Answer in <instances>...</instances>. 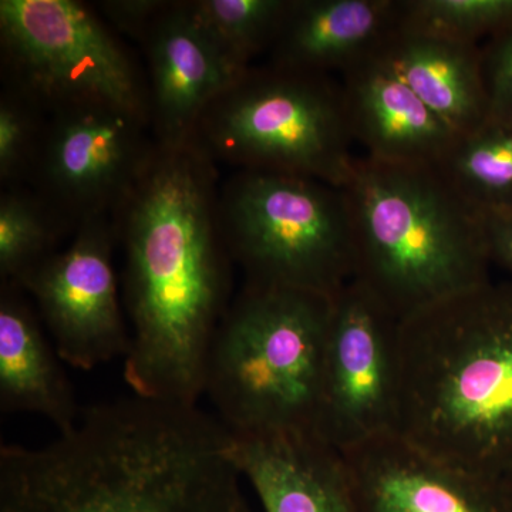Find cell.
Segmentation results:
<instances>
[{
    "label": "cell",
    "mask_w": 512,
    "mask_h": 512,
    "mask_svg": "<svg viewBox=\"0 0 512 512\" xmlns=\"http://www.w3.org/2000/svg\"><path fill=\"white\" fill-rule=\"evenodd\" d=\"M23 292L0 284V409L40 414L63 433L76 424L82 409L63 360Z\"/></svg>",
    "instance_id": "ac0fdd59"
},
{
    "label": "cell",
    "mask_w": 512,
    "mask_h": 512,
    "mask_svg": "<svg viewBox=\"0 0 512 512\" xmlns=\"http://www.w3.org/2000/svg\"><path fill=\"white\" fill-rule=\"evenodd\" d=\"M400 320L350 281L333 298L316 434L339 451L396 431Z\"/></svg>",
    "instance_id": "9c48e42d"
},
{
    "label": "cell",
    "mask_w": 512,
    "mask_h": 512,
    "mask_svg": "<svg viewBox=\"0 0 512 512\" xmlns=\"http://www.w3.org/2000/svg\"><path fill=\"white\" fill-rule=\"evenodd\" d=\"M74 229L35 190L15 185L0 195V284L22 289Z\"/></svg>",
    "instance_id": "ffe728a7"
},
{
    "label": "cell",
    "mask_w": 512,
    "mask_h": 512,
    "mask_svg": "<svg viewBox=\"0 0 512 512\" xmlns=\"http://www.w3.org/2000/svg\"><path fill=\"white\" fill-rule=\"evenodd\" d=\"M396 433L494 483L512 466V279L400 322Z\"/></svg>",
    "instance_id": "3957f363"
},
{
    "label": "cell",
    "mask_w": 512,
    "mask_h": 512,
    "mask_svg": "<svg viewBox=\"0 0 512 512\" xmlns=\"http://www.w3.org/2000/svg\"><path fill=\"white\" fill-rule=\"evenodd\" d=\"M439 168L478 212L512 211V124L487 119L461 134Z\"/></svg>",
    "instance_id": "d6986e66"
},
{
    "label": "cell",
    "mask_w": 512,
    "mask_h": 512,
    "mask_svg": "<svg viewBox=\"0 0 512 512\" xmlns=\"http://www.w3.org/2000/svg\"><path fill=\"white\" fill-rule=\"evenodd\" d=\"M480 46L397 25L370 57L461 136L488 119Z\"/></svg>",
    "instance_id": "e0dca14e"
},
{
    "label": "cell",
    "mask_w": 512,
    "mask_h": 512,
    "mask_svg": "<svg viewBox=\"0 0 512 512\" xmlns=\"http://www.w3.org/2000/svg\"><path fill=\"white\" fill-rule=\"evenodd\" d=\"M333 298L245 284L212 342L204 394L231 436L316 433Z\"/></svg>",
    "instance_id": "5b68a950"
},
{
    "label": "cell",
    "mask_w": 512,
    "mask_h": 512,
    "mask_svg": "<svg viewBox=\"0 0 512 512\" xmlns=\"http://www.w3.org/2000/svg\"><path fill=\"white\" fill-rule=\"evenodd\" d=\"M218 208L245 284L335 298L352 281V227L340 188L298 175L237 171L221 187Z\"/></svg>",
    "instance_id": "52a82bcc"
},
{
    "label": "cell",
    "mask_w": 512,
    "mask_h": 512,
    "mask_svg": "<svg viewBox=\"0 0 512 512\" xmlns=\"http://www.w3.org/2000/svg\"><path fill=\"white\" fill-rule=\"evenodd\" d=\"M217 180L194 141L156 143L111 215L131 323L124 380L141 399L192 406L204 394L212 342L232 303Z\"/></svg>",
    "instance_id": "6da1fadb"
},
{
    "label": "cell",
    "mask_w": 512,
    "mask_h": 512,
    "mask_svg": "<svg viewBox=\"0 0 512 512\" xmlns=\"http://www.w3.org/2000/svg\"><path fill=\"white\" fill-rule=\"evenodd\" d=\"M0 50L3 87L22 94L47 117L99 107L150 123L147 76L92 6L76 0H2Z\"/></svg>",
    "instance_id": "ba28073f"
},
{
    "label": "cell",
    "mask_w": 512,
    "mask_h": 512,
    "mask_svg": "<svg viewBox=\"0 0 512 512\" xmlns=\"http://www.w3.org/2000/svg\"><path fill=\"white\" fill-rule=\"evenodd\" d=\"M116 245L111 218L84 222L72 244L47 259L22 288L35 299L57 355L76 369L126 357L130 348L113 264Z\"/></svg>",
    "instance_id": "8fae6325"
},
{
    "label": "cell",
    "mask_w": 512,
    "mask_h": 512,
    "mask_svg": "<svg viewBox=\"0 0 512 512\" xmlns=\"http://www.w3.org/2000/svg\"><path fill=\"white\" fill-rule=\"evenodd\" d=\"M498 491L503 500L505 511L512 512V466L504 471L503 476L497 480Z\"/></svg>",
    "instance_id": "4316f807"
},
{
    "label": "cell",
    "mask_w": 512,
    "mask_h": 512,
    "mask_svg": "<svg viewBox=\"0 0 512 512\" xmlns=\"http://www.w3.org/2000/svg\"><path fill=\"white\" fill-rule=\"evenodd\" d=\"M46 124L47 116L36 104L3 87L0 94V181L3 188L30 180Z\"/></svg>",
    "instance_id": "603a6c76"
},
{
    "label": "cell",
    "mask_w": 512,
    "mask_h": 512,
    "mask_svg": "<svg viewBox=\"0 0 512 512\" xmlns=\"http://www.w3.org/2000/svg\"><path fill=\"white\" fill-rule=\"evenodd\" d=\"M353 279L402 322L491 281L481 212L440 168L355 158L342 188Z\"/></svg>",
    "instance_id": "277c9868"
},
{
    "label": "cell",
    "mask_w": 512,
    "mask_h": 512,
    "mask_svg": "<svg viewBox=\"0 0 512 512\" xmlns=\"http://www.w3.org/2000/svg\"><path fill=\"white\" fill-rule=\"evenodd\" d=\"M231 434L197 404L83 407L42 447H0V512H254Z\"/></svg>",
    "instance_id": "7a4b0ae2"
},
{
    "label": "cell",
    "mask_w": 512,
    "mask_h": 512,
    "mask_svg": "<svg viewBox=\"0 0 512 512\" xmlns=\"http://www.w3.org/2000/svg\"><path fill=\"white\" fill-rule=\"evenodd\" d=\"M399 25V0H292L269 62L316 74L369 59Z\"/></svg>",
    "instance_id": "2e32d148"
},
{
    "label": "cell",
    "mask_w": 512,
    "mask_h": 512,
    "mask_svg": "<svg viewBox=\"0 0 512 512\" xmlns=\"http://www.w3.org/2000/svg\"><path fill=\"white\" fill-rule=\"evenodd\" d=\"M356 512H507L497 483L387 431L342 451Z\"/></svg>",
    "instance_id": "7c38bea8"
},
{
    "label": "cell",
    "mask_w": 512,
    "mask_h": 512,
    "mask_svg": "<svg viewBox=\"0 0 512 512\" xmlns=\"http://www.w3.org/2000/svg\"><path fill=\"white\" fill-rule=\"evenodd\" d=\"M292 0H187L192 16L238 69L269 52Z\"/></svg>",
    "instance_id": "44dd1931"
},
{
    "label": "cell",
    "mask_w": 512,
    "mask_h": 512,
    "mask_svg": "<svg viewBox=\"0 0 512 512\" xmlns=\"http://www.w3.org/2000/svg\"><path fill=\"white\" fill-rule=\"evenodd\" d=\"M512 25V0H399L400 28L481 45Z\"/></svg>",
    "instance_id": "7402d4cb"
},
{
    "label": "cell",
    "mask_w": 512,
    "mask_h": 512,
    "mask_svg": "<svg viewBox=\"0 0 512 512\" xmlns=\"http://www.w3.org/2000/svg\"><path fill=\"white\" fill-rule=\"evenodd\" d=\"M150 123L116 109H77L47 117L30 175L35 191L76 231L111 218L146 165Z\"/></svg>",
    "instance_id": "30bf717a"
},
{
    "label": "cell",
    "mask_w": 512,
    "mask_h": 512,
    "mask_svg": "<svg viewBox=\"0 0 512 512\" xmlns=\"http://www.w3.org/2000/svg\"><path fill=\"white\" fill-rule=\"evenodd\" d=\"M192 141L238 171L342 188L355 156L342 84L329 74L251 66L202 114Z\"/></svg>",
    "instance_id": "8992f818"
},
{
    "label": "cell",
    "mask_w": 512,
    "mask_h": 512,
    "mask_svg": "<svg viewBox=\"0 0 512 512\" xmlns=\"http://www.w3.org/2000/svg\"><path fill=\"white\" fill-rule=\"evenodd\" d=\"M229 453L264 512H356L342 451L316 433L231 436Z\"/></svg>",
    "instance_id": "9a60e30c"
},
{
    "label": "cell",
    "mask_w": 512,
    "mask_h": 512,
    "mask_svg": "<svg viewBox=\"0 0 512 512\" xmlns=\"http://www.w3.org/2000/svg\"><path fill=\"white\" fill-rule=\"evenodd\" d=\"M353 141L382 163L441 167L458 134L373 57L342 73Z\"/></svg>",
    "instance_id": "5bb4252c"
},
{
    "label": "cell",
    "mask_w": 512,
    "mask_h": 512,
    "mask_svg": "<svg viewBox=\"0 0 512 512\" xmlns=\"http://www.w3.org/2000/svg\"><path fill=\"white\" fill-rule=\"evenodd\" d=\"M147 59L150 127L164 146L194 137L204 111L247 70L238 69L184 2H170L141 40Z\"/></svg>",
    "instance_id": "4fadbf2b"
},
{
    "label": "cell",
    "mask_w": 512,
    "mask_h": 512,
    "mask_svg": "<svg viewBox=\"0 0 512 512\" xmlns=\"http://www.w3.org/2000/svg\"><path fill=\"white\" fill-rule=\"evenodd\" d=\"M168 5V0H109L97 3V8L119 32L141 43Z\"/></svg>",
    "instance_id": "d4e9b609"
},
{
    "label": "cell",
    "mask_w": 512,
    "mask_h": 512,
    "mask_svg": "<svg viewBox=\"0 0 512 512\" xmlns=\"http://www.w3.org/2000/svg\"><path fill=\"white\" fill-rule=\"evenodd\" d=\"M481 220L493 265L512 276V211L481 212Z\"/></svg>",
    "instance_id": "484cf974"
},
{
    "label": "cell",
    "mask_w": 512,
    "mask_h": 512,
    "mask_svg": "<svg viewBox=\"0 0 512 512\" xmlns=\"http://www.w3.org/2000/svg\"><path fill=\"white\" fill-rule=\"evenodd\" d=\"M488 119L512 124V25L481 43Z\"/></svg>",
    "instance_id": "cb8c5ba5"
}]
</instances>
